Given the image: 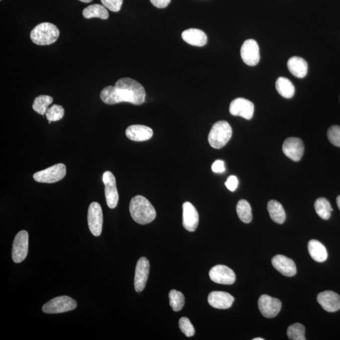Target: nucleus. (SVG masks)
Masks as SVG:
<instances>
[{"label": "nucleus", "mask_w": 340, "mask_h": 340, "mask_svg": "<svg viewBox=\"0 0 340 340\" xmlns=\"http://www.w3.org/2000/svg\"><path fill=\"white\" fill-rule=\"evenodd\" d=\"M83 16L85 19L99 18L107 20L109 17V14L103 6L99 4L91 5L83 10Z\"/></svg>", "instance_id": "25"}, {"label": "nucleus", "mask_w": 340, "mask_h": 340, "mask_svg": "<svg viewBox=\"0 0 340 340\" xmlns=\"http://www.w3.org/2000/svg\"><path fill=\"white\" fill-rule=\"evenodd\" d=\"M29 251V233L23 230L20 231L14 239L12 248V259L15 263H20L26 259Z\"/></svg>", "instance_id": "7"}, {"label": "nucleus", "mask_w": 340, "mask_h": 340, "mask_svg": "<svg viewBox=\"0 0 340 340\" xmlns=\"http://www.w3.org/2000/svg\"><path fill=\"white\" fill-rule=\"evenodd\" d=\"M225 186L230 191H235V190L237 189L238 186V180L237 177L234 176L229 177L226 182Z\"/></svg>", "instance_id": "36"}, {"label": "nucleus", "mask_w": 340, "mask_h": 340, "mask_svg": "<svg viewBox=\"0 0 340 340\" xmlns=\"http://www.w3.org/2000/svg\"><path fill=\"white\" fill-rule=\"evenodd\" d=\"M285 156L294 161H299L304 152V146L299 138L289 137L285 139L282 146Z\"/></svg>", "instance_id": "14"}, {"label": "nucleus", "mask_w": 340, "mask_h": 340, "mask_svg": "<svg viewBox=\"0 0 340 340\" xmlns=\"http://www.w3.org/2000/svg\"><path fill=\"white\" fill-rule=\"evenodd\" d=\"M65 115V109L62 106L54 104L48 108L46 116L48 121L56 122L62 119Z\"/></svg>", "instance_id": "32"}, {"label": "nucleus", "mask_w": 340, "mask_h": 340, "mask_svg": "<svg viewBox=\"0 0 340 340\" xmlns=\"http://www.w3.org/2000/svg\"><path fill=\"white\" fill-rule=\"evenodd\" d=\"M287 336L291 340H305V327L300 323L291 325L287 329Z\"/></svg>", "instance_id": "31"}, {"label": "nucleus", "mask_w": 340, "mask_h": 340, "mask_svg": "<svg viewBox=\"0 0 340 340\" xmlns=\"http://www.w3.org/2000/svg\"><path fill=\"white\" fill-rule=\"evenodd\" d=\"M79 1H80L81 2H83V3H90V2H92L93 0H79Z\"/></svg>", "instance_id": "40"}, {"label": "nucleus", "mask_w": 340, "mask_h": 340, "mask_svg": "<svg viewBox=\"0 0 340 340\" xmlns=\"http://www.w3.org/2000/svg\"><path fill=\"white\" fill-rule=\"evenodd\" d=\"M150 264L146 257H141L137 263L135 271L134 287L135 291H142L146 287L149 274Z\"/></svg>", "instance_id": "15"}, {"label": "nucleus", "mask_w": 340, "mask_h": 340, "mask_svg": "<svg viewBox=\"0 0 340 340\" xmlns=\"http://www.w3.org/2000/svg\"><path fill=\"white\" fill-rule=\"evenodd\" d=\"M128 139L133 141L142 142L151 139L153 135L151 128L143 125H132L125 130Z\"/></svg>", "instance_id": "19"}, {"label": "nucleus", "mask_w": 340, "mask_h": 340, "mask_svg": "<svg viewBox=\"0 0 340 340\" xmlns=\"http://www.w3.org/2000/svg\"><path fill=\"white\" fill-rule=\"evenodd\" d=\"M258 304L261 314L267 318L277 316L282 307V303L279 299L265 294L261 295Z\"/></svg>", "instance_id": "11"}, {"label": "nucleus", "mask_w": 340, "mask_h": 340, "mask_svg": "<svg viewBox=\"0 0 340 340\" xmlns=\"http://www.w3.org/2000/svg\"><path fill=\"white\" fill-rule=\"evenodd\" d=\"M169 304L174 311L181 310L185 305V297L181 292L172 290L169 293Z\"/></svg>", "instance_id": "30"}, {"label": "nucleus", "mask_w": 340, "mask_h": 340, "mask_svg": "<svg viewBox=\"0 0 340 340\" xmlns=\"http://www.w3.org/2000/svg\"><path fill=\"white\" fill-rule=\"evenodd\" d=\"M66 167L63 163L53 165L45 169L34 174V181L39 183L53 184L60 182L65 178Z\"/></svg>", "instance_id": "6"}, {"label": "nucleus", "mask_w": 340, "mask_h": 340, "mask_svg": "<svg viewBox=\"0 0 340 340\" xmlns=\"http://www.w3.org/2000/svg\"><path fill=\"white\" fill-rule=\"evenodd\" d=\"M267 209L272 221L279 224L284 223L286 214L282 204L274 200L270 201L268 203Z\"/></svg>", "instance_id": "24"}, {"label": "nucleus", "mask_w": 340, "mask_h": 340, "mask_svg": "<svg viewBox=\"0 0 340 340\" xmlns=\"http://www.w3.org/2000/svg\"><path fill=\"white\" fill-rule=\"evenodd\" d=\"M154 7L158 9H164L171 2V0H150Z\"/></svg>", "instance_id": "38"}, {"label": "nucleus", "mask_w": 340, "mask_h": 340, "mask_svg": "<svg viewBox=\"0 0 340 340\" xmlns=\"http://www.w3.org/2000/svg\"><path fill=\"white\" fill-rule=\"evenodd\" d=\"M236 212L240 220L244 223L248 224L252 221V211L250 204L246 200H240L236 206Z\"/></svg>", "instance_id": "28"}, {"label": "nucleus", "mask_w": 340, "mask_h": 340, "mask_svg": "<svg viewBox=\"0 0 340 340\" xmlns=\"http://www.w3.org/2000/svg\"><path fill=\"white\" fill-rule=\"evenodd\" d=\"M314 208L317 215L324 220H327L331 217L332 209L326 199L322 197L317 199L314 203Z\"/></svg>", "instance_id": "27"}, {"label": "nucleus", "mask_w": 340, "mask_h": 340, "mask_svg": "<svg viewBox=\"0 0 340 340\" xmlns=\"http://www.w3.org/2000/svg\"><path fill=\"white\" fill-rule=\"evenodd\" d=\"M53 98L49 95H42L36 97L34 101L33 108L39 114L46 115L49 106L53 102Z\"/></svg>", "instance_id": "29"}, {"label": "nucleus", "mask_w": 340, "mask_h": 340, "mask_svg": "<svg viewBox=\"0 0 340 340\" xmlns=\"http://www.w3.org/2000/svg\"><path fill=\"white\" fill-rule=\"evenodd\" d=\"M336 203H337V207H338V208L340 210V196H339L338 197H337Z\"/></svg>", "instance_id": "39"}, {"label": "nucleus", "mask_w": 340, "mask_h": 340, "mask_svg": "<svg viewBox=\"0 0 340 340\" xmlns=\"http://www.w3.org/2000/svg\"><path fill=\"white\" fill-rule=\"evenodd\" d=\"M77 302L72 298L63 295L54 298L43 305V311L46 314H60L75 309Z\"/></svg>", "instance_id": "5"}, {"label": "nucleus", "mask_w": 340, "mask_h": 340, "mask_svg": "<svg viewBox=\"0 0 340 340\" xmlns=\"http://www.w3.org/2000/svg\"><path fill=\"white\" fill-rule=\"evenodd\" d=\"M88 224L92 235L100 236L102 231L103 213L101 206L97 202H93L88 208Z\"/></svg>", "instance_id": "9"}, {"label": "nucleus", "mask_w": 340, "mask_h": 340, "mask_svg": "<svg viewBox=\"0 0 340 340\" xmlns=\"http://www.w3.org/2000/svg\"><path fill=\"white\" fill-rule=\"evenodd\" d=\"M103 182L105 185V195L107 206L110 209H114L116 208L119 199L115 177L112 172H105L103 175Z\"/></svg>", "instance_id": "8"}, {"label": "nucleus", "mask_w": 340, "mask_h": 340, "mask_svg": "<svg viewBox=\"0 0 340 340\" xmlns=\"http://www.w3.org/2000/svg\"><path fill=\"white\" fill-rule=\"evenodd\" d=\"M235 298L228 292L213 291L209 294L208 302L212 307L226 309L232 306Z\"/></svg>", "instance_id": "20"}, {"label": "nucleus", "mask_w": 340, "mask_h": 340, "mask_svg": "<svg viewBox=\"0 0 340 340\" xmlns=\"http://www.w3.org/2000/svg\"><path fill=\"white\" fill-rule=\"evenodd\" d=\"M103 103L114 105L128 102L135 105H142L145 102L146 92L141 84L129 78H122L115 85L108 86L100 93Z\"/></svg>", "instance_id": "1"}, {"label": "nucleus", "mask_w": 340, "mask_h": 340, "mask_svg": "<svg viewBox=\"0 0 340 340\" xmlns=\"http://www.w3.org/2000/svg\"><path fill=\"white\" fill-rule=\"evenodd\" d=\"M232 134V128L228 122L224 120L217 122L209 132V143L214 149H221L228 143Z\"/></svg>", "instance_id": "4"}, {"label": "nucleus", "mask_w": 340, "mask_h": 340, "mask_svg": "<svg viewBox=\"0 0 340 340\" xmlns=\"http://www.w3.org/2000/svg\"><path fill=\"white\" fill-rule=\"evenodd\" d=\"M253 340H264L262 337H256V338L253 339Z\"/></svg>", "instance_id": "41"}, {"label": "nucleus", "mask_w": 340, "mask_h": 340, "mask_svg": "<svg viewBox=\"0 0 340 340\" xmlns=\"http://www.w3.org/2000/svg\"><path fill=\"white\" fill-rule=\"evenodd\" d=\"M60 37V31L55 25L43 22L31 31V39L37 45L46 46L55 43Z\"/></svg>", "instance_id": "3"}, {"label": "nucleus", "mask_w": 340, "mask_h": 340, "mask_svg": "<svg viewBox=\"0 0 340 340\" xmlns=\"http://www.w3.org/2000/svg\"><path fill=\"white\" fill-rule=\"evenodd\" d=\"M276 89L282 97L291 98L295 93V87L289 79L279 77L276 81Z\"/></svg>", "instance_id": "26"}, {"label": "nucleus", "mask_w": 340, "mask_h": 340, "mask_svg": "<svg viewBox=\"0 0 340 340\" xmlns=\"http://www.w3.org/2000/svg\"><path fill=\"white\" fill-rule=\"evenodd\" d=\"M241 57L246 65L250 66L258 65L260 60V54L257 42L253 39H248L244 42L241 48Z\"/></svg>", "instance_id": "10"}, {"label": "nucleus", "mask_w": 340, "mask_h": 340, "mask_svg": "<svg viewBox=\"0 0 340 340\" xmlns=\"http://www.w3.org/2000/svg\"><path fill=\"white\" fill-rule=\"evenodd\" d=\"M308 251L312 259L317 262H324L327 260L326 248L319 241L312 240L308 243Z\"/></svg>", "instance_id": "23"}, {"label": "nucleus", "mask_w": 340, "mask_h": 340, "mask_svg": "<svg viewBox=\"0 0 340 340\" xmlns=\"http://www.w3.org/2000/svg\"><path fill=\"white\" fill-rule=\"evenodd\" d=\"M255 106L250 100L243 98H238L231 102L230 112L234 116H240L246 120L252 119Z\"/></svg>", "instance_id": "12"}, {"label": "nucleus", "mask_w": 340, "mask_h": 340, "mask_svg": "<svg viewBox=\"0 0 340 340\" xmlns=\"http://www.w3.org/2000/svg\"><path fill=\"white\" fill-rule=\"evenodd\" d=\"M179 327L181 331L187 337H191L195 334V328L191 321L186 317H182L179 320Z\"/></svg>", "instance_id": "33"}, {"label": "nucleus", "mask_w": 340, "mask_h": 340, "mask_svg": "<svg viewBox=\"0 0 340 340\" xmlns=\"http://www.w3.org/2000/svg\"><path fill=\"white\" fill-rule=\"evenodd\" d=\"M327 137L332 145L340 147V127L332 125L327 131Z\"/></svg>", "instance_id": "34"}, {"label": "nucleus", "mask_w": 340, "mask_h": 340, "mask_svg": "<svg viewBox=\"0 0 340 340\" xmlns=\"http://www.w3.org/2000/svg\"><path fill=\"white\" fill-rule=\"evenodd\" d=\"M101 2L105 8L113 12L120 11L123 4V0H101Z\"/></svg>", "instance_id": "35"}, {"label": "nucleus", "mask_w": 340, "mask_h": 340, "mask_svg": "<svg viewBox=\"0 0 340 340\" xmlns=\"http://www.w3.org/2000/svg\"><path fill=\"white\" fill-rule=\"evenodd\" d=\"M209 277L213 282L224 285L233 284L236 280V275L233 270L223 265L212 268L209 272Z\"/></svg>", "instance_id": "13"}, {"label": "nucleus", "mask_w": 340, "mask_h": 340, "mask_svg": "<svg viewBox=\"0 0 340 340\" xmlns=\"http://www.w3.org/2000/svg\"><path fill=\"white\" fill-rule=\"evenodd\" d=\"M287 66L290 72L295 77L303 78L307 75V63L300 57L294 56L290 58L288 61Z\"/></svg>", "instance_id": "22"}, {"label": "nucleus", "mask_w": 340, "mask_h": 340, "mask_svg": "<svg viewBox=\"0 0 340 340\" xmlns=\"http://www.w3.org/2000/svg\"><path fill=\"white\" fill-rule=\"evenodd\" d=\"M212 169L216 174H223L226 171L225 163L223 160H217L212 165Z\"/></svg>", "instance_id": "37"}, {"label": "nucleus", "mask_w": 340, "mask_h": 340, "mask_svg": "<svg viewBox=\"0 0 340 340\" xmlns=\"http://www.w3.org/2000/svg\"><path fill=\"white\" fill-rule=\"evenodd\" d=\"M199 216L196 208L189 202L183 204V226L186 230L194 232L199 225Z\"/></svg>", "instance_id": "17"}, {"label": "nucleus", "mask_w": 340, "mask_h": 340, "mask_svg": "<svg viewBox=\"0 0 340 340\" xmlns=\"http://www.w3.org/2000/svg\"><path fill=\"white\" fill-rule=\"evenodd\" d=\"M272 263L276 270L286 277H293L296 274L297 268L294 261L285 256H275L272 258Z\"/></svg>", "instance_id": "16"}, {"label": "nucleus", "mask_w": 340, "mask_h": 340, "mask_svg": "<svg viewBox=\"0 0 340 340\" xmlns=\"http://www.w3.org/2000/svg\"><path fill=\"white\" fill-rule=\"evenodd\" d=\"M317 300L325 310L334 312L340 309V296L332 291H324L319 293Z\"/></svg>", "instance_id": "18"}, {"label": "nucleus", "mask_w": 340, "mask_h": 340, "mask_svg": "<svg viewBox=\"0 0 340 340\" xmlns=\"http://www.w3.org/2000/svg\"><path fill=\"white\" fill-rule=\"evenodd\" d=\"M339 100H340V97H339Z\"/></svg>", "instance_id": "42"}, {"label": "nucleus", "mask_w": 340, "mask_h": 340, "mask_svg": "<svg viewBox=\"0 0 340 340\" xmlns=\"http://www.w3.org/2000/svg\"><path fill=\"white\" fill-rule=\"evenodd\" d=\"M182 38L187 43L194 46L203 47L208 43V37L200 29H187L182 33Z\"/></svg>", "instance_id": "21"}, {"label": "nucleus", "mask_w": 340, "mask_h": 340, "mask_svg": "<svg viewBox=\"0 0 340 340\" xmlns=\"http://www.w3.org/2000/svg\"><path fill=\"white\" fill-rule=\"evenodd\" d=\"M129 211L133 220L142 225L151 223L156 216L153 206L142 196L133 197L130 201Z\"/></svg>", "instance_id": "2"}]
</instances>
